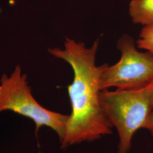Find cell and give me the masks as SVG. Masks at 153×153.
<instances>
[{
    "mask_svg": "<svg viewBox=\"0 0 153 153\" xmlns=\"http://www.w3.org/2000/svg\"><path fill=\"white\" fill-rule=\"evenodd\" d=\"M137 47L153 55V24L143 26L137 41Z\"/></svg>",
    "mask_w": 153,
    "mask_h": 153,
    "instance_id": "8992f818",
    "label": "cell"
},
{
    "mask_svg": "<svg viewBox=\"0 0 153 153\" xmlns=\"http://www.w3.org/2000/svg\"><path fill=\"white\" fill-rule=\"evenodd\" d=\"M129 14L131 21L145 26L153 24V0H131Z\"/></svg>",
    "mask_w": 153,
    "mask_h": 153,
    "instance_id": "5b68a950",
    "label": "cell"
},
{
    "mask_svg": "<svg viewBox=\"0 0 153 153\" xmlns=\"http://www.w3.org/2000/svg\"><path fill=\"white\" fill-rule=\"evenodd\" d=\"M98 46V40L88 47L83 43L67 38L64 49H49L51 55L68 62L74 73L73 81L68 87L71 112L60 142L61 149L112 134L113 127L100 103V78L104 64H96Z\"/></svg>",
    "mask_w": 153,
    "mask_h": 153,
    "instance_id": "6da1fadb",
    "label": "cell"
},
{
    "mask_svg": "<svg viewBox=\"0 0 153 153\" xmlns=\"http://www.w3.org/2000/svg\"><path fill=\"white\" fill-rule=\"evenodd\" d=\"M152 105H153V96H152Z\"/></svg>",
    "mask_w": 153,
    "mask_h": 153,
    "instance_id": "ba28073f",
    "label": "cell"
},
{
    "mask_svg": "<svg viewBox=\"0 0 153 153\" xmlns=\"http://www.w3.org/2000/svg\"><path fill=\"white\" fill-rule=\"evenodd\" d=\"M117 48L120 59L113 65L104 64L100 78L101 91L140 88L153 81V55L139 51L133 39L128 35L119 39Z\"/></svg>",
    "mask_w": 153,
    "mask_h": 153,
    "instance_id": "277c9868",
    "label": "cell"
},
{
    "mask_svg": "<svg viewBox=\"0 0 153 153\" xmlns=\"http://www.w3.org/2000/svg\"><path fill=\"white\" fill-rule=\"evenodd\" d=\"M153 81L140 88L102 90L100 103L117 131V153H128L134 134L143 129L153 112Z\"/></svg>",
    "mask_w": 153,
    "mask_h": 153,
    "instance_id": "7a4b0ae2",
    "label": "cell"
},
{
    "mask_svg": "<svg viewBox=\"0 0 153 153\" xmlns=\"http://www.w3.org/2000/svg\"><path fill=\"white\" fill-rule=\"evenodd\" d=\"M143 129H146L152 136H153V112L148 120L146 124L143 128Z\"/></svg>",
    "mask_w": 153,
    "mask_h": 153,
    "instance_id": "52a82bcc",
    "label": "cell"
},
{
    "mask_svg": "<svg viewBox=\"0 0 153 153\" xmlns=\"http://www.w3.org/2000/svg\"><path fill=\"white\" fill-rule=\"evenodd\" d=\"M7 110L31 119L35 124L36 134L45 126L57 133L60 142L63 139L69 115L50 111L39 104L19 66L10 76L4 74L0 81V112Z\"/></svg>",
    "mask_w": 153,
    "mask_h": 153,
    "instance_id": "3957f363",
    "label": "cell"
}]
</instances>
